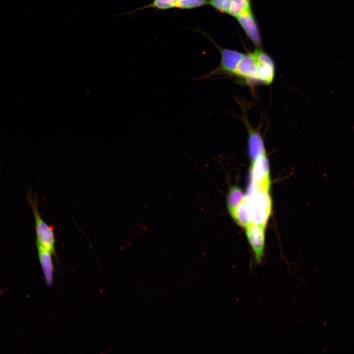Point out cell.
<instances>
[{
    "label": "cell",
    "mask_w": 354,
    "mask_h": 354,
    "mask_svg": "<svg viewBox=\"0 0 354 354\" xmlns=\"http://www.w3.org/2000/svg\"><path fill=\"white\" fill-rule=\"evenodd\" d=\"M229 213L235 222L241 227L246 228L250 223L245 198L236 208Z\"/></svg>",
    "instance_id": "obj_11"
},
{
    "label": "cell",
    "mask_w": 354,
    "mask_h": 354,
    "mask_svg": "<svg viewBox=\"0 0 354 354\" xmlns=\"http://www.w3.org/2000/svg\"><path fill=\"white\" fill-rule=\"evenodd\" d=\"M216 46L221 55L220 63L216 68L202 77V79H208L224 75L234 76L237 66L244 55L236 50L221 48L217 45Z\"/></svg>",
    "instance_id": "obj_3"
},
{
    "label": "cell",
    "mask_w": 354,
    "mask_h": 354,
    "mask_svg": "<svg viewBox=\"0 0 354 354\" xmlns=\"http://www.w3.org/2000/svg\"><path fill=\"white\" fill-rule=\"evenodd\" d=\"M246 228V235L252 249L255 264L262 263L265 256V228L250 223Z\"/></svg>",
    "instance_id": "obj_4"
},
{
    "label": "cell",
    "mask_w": 354,
    "mask_h": 354,
    "mask_svg": "<svg viewBox=\"0 0 354 354\" xmlns=\"http://www.w3.org/2000/svg\"><path fill=\"white\" fill-rule=\"evenodd\" d=\"M250 181L260 186L270 188L269 166L266 153L251 161Z\"/></svg>",
    "instance_id": "obj_6"
},
{
    "label": "cell",
    "mask_w": 354,
    "mask_h": 354,
    "mask_svg": "<svg viewBox=\"0 0 354 354\" xmlns=\"http://www.w3.org/2000/svg\"><path fill=\"white\" fill-rule=\"evenodd\" d=\"M37 245L39 261L42 266L44 276L47 284L51 286L53 281L54 266L52 259V253Z\"/></svg>",
    "instance_id": "obj_10"
},
{
    "label": "cell",
    "mask_w": 354,
    "mask_h": 354,
    "mask_svg": "<svg viewBox=\"0 0 354 354\" xmlns=\"http://www.w3.org/2000/svg\"><path fill=\"white\" fill-rule=\"evenodd\" d=\"M248 132V153L252 161L260 156L266 153L263 137L258 130L251 127L248 122L246 124Z\"/></svg>",
    "instance_id": "obj_9"
},
{
    "label": "cell",
    "mask_w": 354,
    "mask_h": 354,
    "mask_svg": "<svg viewBox=\"0 0 354 354\" xmlns=\"http://www.w3.org/2000/svg\"><path fill=\"white\" fill-rule=\"evenodd\" d=\"M35 220L36 245L46 249L53 254L55 253V236L54 228L48 225L41 218L37 207L36 197L29 196Z\"/></svg>",
    "instance_id": "obj_2"
},
{
    "label": "cell",
    "mask_w": 354,
    "mask_h": 354,
    "mask_svg": "<svg viewBox=\"0 0 354 354\" xmlns=\"http://www.w3.org/2000/svg\"><path fill=\"white\" fill-rule=\"evenodd\" d=\"M245 198V195L237 186H232L226 195V206L228 212L236 208Z\"/></svg>",
    "instance_id": "obj_12"
},
{
    "label": "cell",
    "mask_w": 354,
    "mask_h": 354,
    "mask_svg": "<svg viewBox=\"0 0 354 354\" xmlns=\"http://www.w3.org/2000/svg\"><path fill=\"white\" fill-rule=\"evenodd\" d=\"M209 3V0H179L177 8L190 9L201 7Z\"/></svg>",
    "instance_id": "obj_15"
},
{
    "label": "cell",
    "mask_w": 354,
    "mask_h": 354,
    "mask_svg": "<svg viewBox=\"0 0 354 354\" xmlns=\"http://www.w3.org/2000/svg\"><path fill=\"white\" fill-rule=\"evenodd\" d=\"M236 18L249 38L255 45L259 46L261 44L260 35L251 8L246 10Z\"/></svg>",
    "instance_id": "obj_8"
},
{
    "label": "cell",
    "mask_w": 354,
    "mask_h": 354,
    "mask_svg": "<svg viewBox=\"0 0 354 354\" xmlns=\"http://www.w3.org/2000/svg\"><path fill=\"white\" fill-rule=\"evenodd\" d=\"M269 189L250 181L245 195L250 222L265 229L272 210Z\"/></svg>",
    "instance_id": "obj_1"
},
{
    "label": "cell",
    "mask_w": 354,
    "mask_h": 354,
    "mask_svg": "<svg viewBox=\"0 0 354 354\" xmlns=\"http://www.w3.org/2000/svg\"><path fill=\"white\" fill-rule=\"evenodd\" d=\"M249 0V1H250V0Z\"/></svg>",
    "instance_id": "obj_17"
},
{
    "label": "cell",
    "mask_w": 354,
    "mask_h": 354,
    "mask_svg": "<svg viewBox=\"0 0 354 354\" xmlns=\"http://www.w3.org/2000/svg\"><path fill=\"white\" fill-rule=\"evenodd\" d=\"M259 64L256 51L244 54L234 75L249 84L258 83Z\"/></svg>",
    "instance_id": "obj_5"
},
{
    "label": "cell",
    "mask_w": 354,
    "mask_h": 354,
    "mask_svg": "<svg viewBox=\"0 0 354 354\" xmlns=\"http://www.w3.org/2000/svg\"><path fill=\"white\" fill-rule=\"evenodd\" d=\"M179 0H153V1L145 6L136 9L132 11L124 13L123 14H130L136 11L148 8H154L160 10H166L173 8H177Z\"/></svg>",
    "instance_id": "obj_13"
},
{
    "label": "cell",
    "mask_w": 354,
    "mask_h": 354,
    "mask_svg": "<svg viewBox=\"0 0 354 354\" xmlns=\"http://www.w3.org/2000/svg\"><path fill=\"white\" fill-rule=\"evenodd\" d=\"M232 0H209L208 4L217 11L228 14Z\"/></svg>",
    "instance_id": "obj_16"
},
{
    "label": "cell",
    "mask_w": 354,
    "mask_h": 354,
    "mask_svg": "<svg viewBox=\"0 0 354 354\" xmlns=\"http://www.w3.org/2000/svg\"><path fill=\"white\" fill-rule=\"evenodd\" d=\"M258 59V83L266 85L273 82L275 76V64L271 58L264 52L255 50Z\"/></svg>",
    "instance_id": "obj_7"
},
{
    "label": "cell",
    "mask_w": 354,
    "mask_h": 354,
    "mask_svg": "<svg viewBox=\"0 0 354 354\" xmlns=\"http://www.w3.org/2000/svg\"><path fill=\"white\" fill-rule=\"evenodd\" d=\"M250 8V1L248 0H232L228 14L236 18Z\"/></svg>",
    "instance_id": "obj_14"
}]
</instances>
